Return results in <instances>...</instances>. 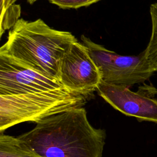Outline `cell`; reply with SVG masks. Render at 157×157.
Listing matches in <instances>:
<instances>
[{
  "instance_id": "9c48e42d",
  "label": "cell",
  "mask_w": 157,
  "mask_h": 157,
  "mask_svg": "<svg viewBox=\"0 0 157 157\" xmlns=\"http://www.w3.org/2000/svg\"><path fill=\"white\" fill-rule=\"evenodd\" d=\"M17 0H1L0 36L11 29L18 21L21 15V7L15 4Z\"/></svg>"
},
{
  "instance_id": "7c38bea8",
  "label": "cell",
  "mask_w": 157,
  "mask_h": 157,
  "mask_svg": "<svg viewBox=\"0 0 157 157\" xmlns=\"http://www.w3.org/2000/svg\"><path fill=\"white\" fill-rule=\"evenodd\" d=\"M37 0H27V2L28 3H29L30 4H33L34 2H35L36 1H37Z\"/></svg>"
},
{
  "instance_id": "6da1fadb",
  "label": "cell",
  "mask_w": 157,
  "mask_h": 157,
  "mask_svg": "<svg viewBox=\"0 0 157 157\" xmlns=\"http://www.w3.org/2000/svg\"><path fill=\"white\" fill-rule=\"evenodd\" d=\"M18 137L42 157H102L105 132L80 107L45 118Z\"/></svg>"
},
{
  "instance_id": "8992f818",
  "label": "cell",
  "mask_w": 157,
  "mask_h": 157,
  "mask_svg": "<svg viewBox=\"0 0 157 157\" xmlns=\"http://www.w3.org/2000/svg\"><path fill=\"white\" fill-rule=\"evenodd\" d=\"M96 91L115 109L139 121L157 124V99L152 98V86L144 85L134 92L126 87L101 81Z\"/></svg>"
},
{
  "instance_id": "52a82bcc",
  "label": "cell",
  "mask_w": 157,
  "mask_h": 157,
  "mask_svg": "<svg viewBox=\"0 0 157 157\" xmlns=\"http://www.w3.org/2000/svg\"><path fill=\"white\" fill-rule=\"evenodd\" d=\"M65 88L57 78L44 75L0 54V95L44 92Z\"/></svg>"
},
{
  "instance_id": "277c9868",
  "label": "cell",
  "mask_w": 157,
  "mask_h": 157,
  "mask_svg": "<svg viewBox=\"0 0 157 157\" xmlns=\"http://www.w3.org/2000/svg\"><path fill=\"white\" fill-rule=\"evenodd\" d=\"M80 39L99 67L102 80L106 83L129 88L144 82L154 73L144 51L137 56H123L93 42L84 35Z\"/></svg>"
},
{
  "instance_id": "ba28073f",
  "label": "cell",
  "mask_w": 157,
  "mask_h": 157,
  "mask_svg": "<svg viewBox=\"0 0 157 157\" xmlns=\"http://www.w3.org/2000/svg\"><path fill=\"white\" fill-rule=\"evenodd\" d=\"M0 157H42L18 137L1 132Z\"/></svg>"
},
{
  "instance_id": "3957f363",
  "label": "cell",
  "mask_w": 157,
  "mask_h": 157,
  "mask_svg": "<svg viewBox=\"0 0 157 157\" xmlns=\"http://www.w3.org/2000/svg\"><path fill=\"white\" fill-rule=\"evenodd\" d=\"M89 96L66 88L14 95H0V132L26 121L36 123L62 112L83 107Z\"/></svg>"
},
{
  "instance_id": "30bf717a",
  "label": "cell",
  "mask_w": 157,
  "mask_h": 157,
  "mask_svg": "<svg viewBox=\"0 0 157 157\" xmlns=\"http://www.w3.org/2000/svg\"><path fill=\"white\" fill-rule=\"evenodd\" d=\"M150 13L152 24L151 34L144 53L151 70L155 72L157 71V2L150 6Z\"/></svg>"
},
{
  "instance_id": "7a4b0ae2",
  "label": "cell",
  "mask_w": 157,
  "mask_h": 157,
  "mask_svg": "<svg viewBox=\"0 0 157 157\" xmlns=\"http://www.w3.org/2000/svg\"><path fill=\"white\" fill-rule=\"evenodd\" d=\"M76 41L70 32L53 29L40 18L32 21L20 18L9 31L0 54L58 79L61 59Z\"/></svg>"
},
{
  "instance_id": "5b68a950",
  "label": "cell",
  "mask_w": 157,
  "mask_h": 157,
  "mask_svg": "<svg viewBox=\"0 0 157 157\" xmlns=\"http://www.w3.org/2000/svg\"><path fill=\"white\" fill-rule=\"evenodd\" d=\"M58 79L69 91L89 96L96 91L102 75L87 47L76 41L61 59Z\"/></svg>"
},
{
  "instance_id": "8fae6325",
  "label": "cell",
  "mask_w": 157,
  "mask_h": 157,
  "mask_svg": "<svg viewBox=\"0 0 157 157\" xmlns=\"http://www.w3.org/2000/svg\"><path fill=\"white\" fill-rule=\"evenodd\" d=\"M50 3L64 9L86 7L101 0H48Z\"/></svg>"
}]
</instances>
